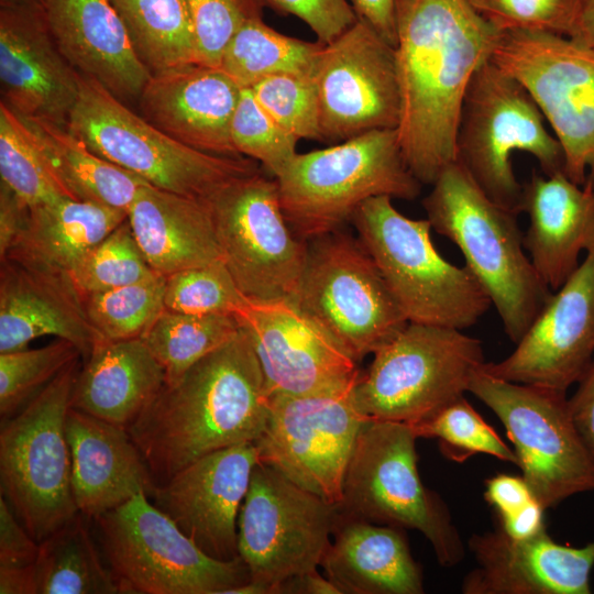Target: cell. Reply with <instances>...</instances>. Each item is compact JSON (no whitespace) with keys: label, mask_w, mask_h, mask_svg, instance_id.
Returning a JSON list of instances; mask_svg holds the SVG:
<instances>
[{"label":"cell","mask_w":594,"mask_h":594,"mask_svg":"<svg viewBox=\"0 0 594 594\" xmlns=\"http://www.w3.org/2000/svg\"><path fill=\"white\" fill-rule=\"evenodd\" d=\"M265 7L306 23L317 41L328 44L349 29L356 13L349 0H263Z\"/></svg>","instance_id":"cell-48"},{"label":"cell","mask_w":594,"mask_h":594,"mask_svg":"<svg viewBox=\"0 0 594 594\" xmlns=\"http://www.w3.org/2000/svg\"><path fill=\"white\" fill-rule=\"evenodd\" d=\"M468 393L502 421L521 476L544 509L594 492V454L573 422L565 392L509 382L482 366Z\"/></svg>","instance_id":"cell-12"},{"label":"cell","mask_w":594,"mask_h":594,"mask_svg":"<svg viewBox=\"0 0 594 594\" xmlns=\"http://www.w3.org/2000/svg\"><path fill=\"white\" fill-rule=\"evenodd\" d=\"M0 176L30 208L70 198L50 172L22 119L0 102Z\"/></svg>","instance_id":"cell-38"},{"label":"cell","mask_w":594,"mask_h":594,"mask_svg":"<svg viewBox=\"0 0 594 594\" xmlns=\"http://www.w3.org/2000/svg\"><path fill=\"white\" fill-rule=\"evenodd\" d=\"M139 59L157 74L197 61L186 0H110Z\"/></svg>","instance_id":"cell-35"},{"label":"cell","mask_w":594,"mask_h":594,"mask_svg":"<svg viewBox=\"0 0 594 594\" xmlns=\"http://www.w3.org/2000/svg\"><path fill=\"white\" fill-rule=\"evenodd\" d=\"M14 2H37L43 4L45 0H0V4Z\"/></svg>","instance_id":"cell-58"},{"label":"cell","mask_w":594,"mask_h":594,"mask_svg":"<svg viewBox=\"0 0 594 594\" xmlns=\"http://www.w3.org/2000/svg\"><path fill=\"white\" fill-rule=\"evenodd\" d=\"M191 15L196 63L219 67L226 46L237 31L263 18V0H186Z\"/></svg>","instance_id":"cell-46"},{"label":"cell","mask_w":594,"mask_h":594,"mask_svg":"<svg viewBox=\"0 0 594 594\" xmlns=\"http://www.w3.org/2000/svg\"><path fill=\"white\" fill-rule=\"evenodd\" d=\"M248 334L270 397L343 384L361 370L346 349L294 299H245L234 314Z\"/></svg>","instance_id":"cell-19"},{"label":"cell","mask_w":594,"mask_h":594,"mask_svg":"<svg viewBox=\"0 0 594 594\" xmlns=\"http://www.w3.org/2000/svg\"><path fill=\"white\" fill-rule=\"evenodd\" d=\"M134 238L155 273L223 260L207 199L142 186L128 210Z\"/></svg>","instance_id":"cell-30"},{"label":"cell","mask_w":594,"mask_h":594,"mask_svg":"<svg viewBox=\"0 0 594 594\" xmlns=\"http://www.w3.org/2000/svg\"><path fill=\"white\" fill-rule=\"evenodd\" d=\"M235 151L260 162L277 177L297 155L298 139L283 129L256 101L250 88H242L231 121Z\"/></svg>","instance_id":"cell-44"},{"label":"cell","mask_w":594,"mask_h":594,"mask_svg":"<svg viewBox=\"0 0 594 594\" xmlns=\"http://www.w3.org/2000/svg\"><path fill=\"white\" fill-rule=\"evenodd\" d=\"M157 275L138 244L128 218L99 242L70 277L81 296L139 283Z\"/></svg>","instance_id":"cell-42"},{"label":"cell","mask_w":594,"mask_h":594,"mask_svg":"<svg viewBox=\"0 0 594 594\" xmlns=\"http://www.w3.org/2000/svg\"><path fill=\"white\" fill-rule=\"evenodd\" d=\"M531 95L564 155V174L594 188V48L568 36L499 32L491 54Z\"/></svg>","instance_id":"cell-13"},{"label":"cell","mask_w":594,"mask_h":594,"mask_svg":"<svg viewBox=\"0 0 594 594\" xmlns=\"http://www.w3.org/2000/svg\"><path fill=\"white\" fill-rule=\"evenodd\" d=\"M275 179L284 216L305 241L342 229L370 198L414 200L422 186L404 160L396 129L297 153Z\"/></svg>","instance_id":"cell-4"},{"label":"cell","mask_w":594,"mask_h":594,"mask_svg":"<svg viewBox=\"0 0 594 594\" xmlns=\"http://www.w3.org/2000/svg\"><path fill=\"white\" fill-rule=\"evenodd\" d=\"M417 439L408 424L369 419L346 466L339 509L348 517L417 530L439 564L453 566L463 559V542L446 503L421 481Z\"/></svg>","instance_id":"cell-8"},{"label":"cell","mask_w":594,"mask_h":594,"mask_svg":"<svg viewBox=\"0 0 594 594\" xmlns=\"http://www.w3.org/2000/svg\"><path fill=\"white\" fill-rule=\"evenodd\" d=\"M499 32L541 31L570 36L575 0H466Z\"/></svg>","instance_id":"cell-47"},{"label":"cell","mask_w":594,"mask_h":594,"mask_svg":"<svg viewBox=\"0 0 594 594\" xmlns=\"http://www.w3.org/2000/svg\"><path fill=\"white\" fill-rule=\"evenodd\" d=\"M78 513L38 543L37 594H116L118 584Z\"/></svg>","instance_id":"cell-34"},{"label":"cell","mask_w":594,"mask_h":594,"mask_svg":"<svg viewBox=\"0 0 594 594\" xmlns=\"http://www.w3.org/2000/svg\"><path fill=\"white\" fill-rule=\"evenodd\" d=\"M499 31L466 0H404L395 45L400 92L396 128L404 160L422 185L455 161L461 107Z\"/></svg>","instance_id":"cell-1"},{"label":"cell","mask_w":594,"mask_h":594,"mask_svg":"<svg viewBox=\"0 0 594 594\" xmlns=\"http://www.w3.org/2000/svg\"><path fill=\"white\" fill-rule=\"evenodd\" d=\"M223 594H276V590L270 584L250 579L245 583L227 590Z\"/></svg>","instance_id":"cell-57"},{"label":"cell","mask_w":594,"mask_h":594,"mask_svg":"<svg viewBox=\"0 0 594 594\" xmlns=\"http://www.w3.org/2000/svg\"><path fill=\"white\" fill-rule=\"evenodd\" d=\"M469 549L475 568L463 579L464 594H588L594 541L584 547L556 542L547 529L513 539L499 527L474 534Z\"/></svg>","instance_id":"cell-23"},{"label":"cell","mask_w":594,"mask_h":594,"mask_svg":"<svg viewBox=\"0 0 594 594\" xmlns=\"http://www.w3.org/2000/svg\"><path fill=\"white\" fill-rule=\"evenodd\" d=\"M69 341H55L36 349L0 353V416L6 420L42 392L72 362L80 359Z\"/></svg>","instance_id":"cell-40"},{"label":"cell","mask_w":594,"mask_h":594,"mask_svg":"<svg viewBox=\"0 0 594 594\" xmlns=\"http://www.w3.org/2000/svg\"><path fill=\"white\" fill-rule=\"evenodd\" d=\"M94 519L120 594H223L250 580L241 558L209 557L145 493Z\"/></svg>","instance_id":"cell-11"},{"label":"cell","mask_w":594,"mask_h":594,"mask_svg":"<svg viewBox=\"0 0 594 594\" xmlns=\"http://www.w3.org/2000/svg\"><path fill=\"white\" fill-rule=\"evenodd\" d=\"M38 542L16 517L7 499L0 496V568L33 565Z\"/></svg>","instance_id":"cell-49"},{"label":"cell","mask_w":594,"mask_h":594,"mask_svg":"<svg viewBox=\"0 0 594 594\" xmlns=\"http://www.w3.org/2000/svg\"><path fill=\"white\" fill-rule=\"evenodd\" d=\"M360 374L315 393L271 397L266 428L255 441L261 463L338 506L354 444L369 420L354 394Z\"/></svg>","instance_id":"cell-16"},{"label":"cell","mask_w":594,"mask_h":594,"mask_svg":"<svg viewBox=\"0 0 594 594\" xmlns=\"http://www.w3.org/2000/svg\"><path fill=\"white\" fill-rule=\"evenodd\" d=\"M79 369L77 359L1 422V495L38 543L79 513L65 431Z\"/></svg>","instance_id":"cell-9"},{"label":"cell","mask_w":594,"mask_h":594,"mask_svg":"<svg viewBox=\"0 0 594 594\" xmlns=\"http://www.w3.org/2000/svg\"><path fill=\"white\" fill-rule=\"evenodd\" d=\"M339 515L338 505L258 462L238 518V552L250 579L278 594L285 580L318 570Z\"/></svg>","instance_id":"cell-17"},{"label":"cell","mask_w":594,"mask_h":594,"mask_svg":"<svg viewBox=\"0 0 594 594\" xmlns=\"http://www.w3.org/2000/svg\"><path fill=\"white\" fill-rule=\"evenodd\" d=\"M68 129L101 158L154 187L191 198L209 199L232 180L260 170L252 158L209 154L178 142L80 74Z\"/></svg>","instance_id":"cell-7"},{"label":"cell","mask_w":594,"mask_h":594,"mask_svg":"<svg viewBox=\"0 0 594 594\" xmlns=\"http://www.w3.org/2000/svg\"><path fill=\"white\" fill-rule=\"evenodd\" d=\"M404 530L340 513L320 566L341 594H422V570Z\"/></svg>","instance_id":"cell-29"},{"label":"cell","mask_w":594,"mask_h":594,"mask_svg":"<svg viewBox=\"0 0 594 594\" xmlns=\"http://www.w3.org/2000/svg\"><path fill=\"white\" fill-rule=\"evenodd\" d=\"M317 89L321 141L339 143L396 129L400 92L395 46L358 20L323 44L311 75Z\"/></svg>","instance_id":"cell-18"},{"label":"cell","mask_w":594,"mask_h":594,"mask_svg":"<svg viewBox=\"0 0 594 594\" xmlns=\"http://www.w3.org/2000/svg\"><path fill=\"white\" fill-rule=\"evenodd\" d=\"M165 276L81 296L87 316L105 340L142 338L165 310Z\"/></svg>","instance_id":"cell-39"},{"label":"cell","mask_w":594,"mask_h":594,"mask_svg":"<svg viewBox=\"0 0 594 594\" xmlns=\"http://www.w3.org/2000/svg\"><path fill=\"white\" fill-rule=\"evenodd\" d=\"M322 45L282 34L263 18L253 19L229 41L219 67L241 88L279 74L311 76Z\"/></svg>","instance_id":"cell-36"},{"label":"cell","mask_w":594,"mask_h":594,"mask_svg":"<svg viewBox=\"0 0 594 594\" xmlns=\"http://www.w3.org/2000/svg\"><path fill=\"white\" fill-rule=\"evenodd\" d=\"M417 438L436 439L449 460L463 462L477 453L517 465L514 452L462 396L431 418L410 425Z\"/></svg>","instance_id":"cell-41"},{"label":"cell","mask_w":594,"mask_h":594,"mask_svg":"<svg viewBox=\"0 0 594 594\" xmlns=\"http://www.w3.org/2000/svg\"><path fill=\"white\" fill-rule=\"evenodd\" d=\"M520 212L530 220L524 246L541 280L556 292L594 240V188L573 183L564 173L532 174L522 185Z\"/></svg>","instance_id":"cell-28"},{"label":"cell","mask_w":594,"mask_h":594,"mask_svg":"<svg viewBox=\"0 0 594 594\" xmlns=\"http://www.w3.org/2000/svg\"><path fill=\"white\" fill-rule=\"evenodd\" d=\"M392 197L364 201L351 223L408 322L463 330L492 305L465 266L441 256L428 219H410Z\"/></svg>","instance_id":"cell-5"},{"label":"cell","mask_w":594,"mask_h":594,"mask_svg":"<svg viewBox=\"0 0 594 594\" xmlns=\"http://www.w3.org/2000/svg\"><path fill=\"white\" fill-rule=\"evenodd\" d=\"M569 406L579 433L594 454V358L569 398Z\"/></svg>","instance_id":"cell-51"},{"label":"cell","mask_w":594,"mask_h":594,"mask_svg":"<svg viewBox=\"0 0 594 594\" xmlns=\"http://www.w3.org/2000/svg\"><path fill=\"white\" fill-rule=\"evenodd\" d=\"M570 38L594 48V0H575Z\"/></svg>","instance_id":"cell-56"},{"label":"cell","mask_w":594,"mask_h":594,"mask_svg":"<svg viewBox=\"0 0 594 594\" xmlns=\"http://www.w3.org/2000/svg\"><path fill=\"white\" fill-rule=\"evenodd\" d=\"M484 499L497 520L509 518L537 501L522 476L504 473L486 481Z\"/></svg>","instance_id":"cell-50"},{"label":"cell","mask_w":594,"mask_h":594,"mask_svg":"<svg viewBox=\"0 0 594 594\" xmlns=\"http://www.w3.org/2000/svg\"><path fill=\"white\" fill-rule=\"evenodd\" d=\"M165 382L141 338L102 339L78 371L70 408L128 429Z\"/></svg>","instance_id":"cell-31"},{"label":"cell","mask_w":594,"mask_h":594,"mask_svg":"<svg viewBox=\"0 0 594 594\" xmlns=\"http://www.w3.org/2000/svg\"><path fill=\"white\" fill-rule=\"evenodd\" d=\"M128 218L124 210L68 197L30 208L28 222L0 258L70 274L82 258Z\"/></svg>","instance_id":"cell-32"},{"label":"cell","mask_w":594,"mask_h":594,"mask_svg":"<svg viewBox=\"0 0 594 594\" xmlns=\"http://www.w3.org/2000/svg\"><path fill=\"white\" fill-rule=\"evenodd\" d=\"M270 410L261 366L240 328L178 380L165 383L128 432L160 485L208 453L255 442Z\"/></svg>","instance_id":"cell-2"},{"label":"cell","mask_w":594,"mask_h":594,"mask_svg":"<svg viewBox=\"0 0 594 594\" xmlns=\"http://www.w3.org/2000/svg\"><path fill=\"white\" fill-rule=\"evenodd\" d=\"M499 362L483 370L520 384L565 392L594 358V240L575 272L552 294L540 314Z\"/></svg>","instance_id":"cell-20"},{"label":"cell","mask_w":594,"mask_h":594,"mask_svg":"<svg viewBox=\"0 0 594 594\" xmlns=\"http://www.w3.org/2000/svg\"><path fill=\"white\" fill-rule=\"evenodd\" d=\"M165 309L193 315H233L245 301L223 260L165 276Z\"/></svg>","instance_id":"cell-43"},{"label":"cell","mask_w":594,"mask_h":594,"mask_svg":"<svg viewBox=\"0 0 594 594\" xmlns=\"http://www.w3.org/2000/svg\"><path fill=\"white\" fill-rule=\"evenodd\" d=\"M43 7L58 48L78 74L124 103L139 100L152 74L110 0H45Z\"/></svg>","instance_id":"cell-26"},{"label":"cell","mask_w":594,"mask_h":594,"mask_svg":"<svg viewBox=\"0 0 594 594\" xmlns=\"http://www.w3.org/2000/svg\"><path fill=\"white\" fill-rule=\"evenodd\" d=\"M431 186L422 200L431 228L459 248L517 343L552 295L525 253L518 213L493 201L458 161Z\"/></svg>","instance_id":"cell-3"},{"label":"cell","mask_w":594,"mask_h":594,"mask_svg":"<svg viewBox=\"0 0 594 594\" xmlns=\"http://www.w3.org/2000/svg\"><path fill=\"white\" fill-rule=\"evenodd\" d=\"M241 89L220 67L183 65L151 76L138 100L140 116L191 148L239 157L230 128Z\"/></svg>","instance_id":"cell-24"},{"label":"cell","mask_w":594,"mask_h":594,"mask_svg":"<svg viewBox=\"0 0 594 594\" xmlns=\"http://www.w3.org/2000/svg\"><path fill=\"white\" fill-rule=\"evenodd\" d=\"M260 106L298 140L321 141L319 105L311 76L279 74L251 88Z\"/></svg>","instance_id":"cell-45"},{"label":"cell","mask_w":594,"mask_h":594,"mask_svg":"<svg viewBox=\"0 0 594 594\" xmlns=\"http://www.w3.org/2000/svg\"><path fill=\"white\" fill-rule=\"evenodd\" d=\"M21 119L50 172L72 199L128 212L138 190L148 184L96 155L68 127L41 119Z\"/></svg>","instance_id":"cell-33"},{"label":"cell","mask_w":594,"mask_h":594,"mask_svg":"<svg viewBox=\"0 0 594 594\" xmlns=\"http://www.w3.org/2000/svg\"><path fill=\"white\" fill-rule=\"evenodd\" d=\"M0 594H37L35 563L25 568H0Z\"/></svg>","instance_id":"cell-55"},{"label":"cell","mask_w":594,"mask_h":594,"mask_svg":"<svg viewBox=\"0 0 594 594\" xmlns=\"http://www.w3.org/2000/svg\"><path fill=\"white\" fill-rule=\"evenodd\" d=\"M239 330L233 315H193L165 309L141 339L163 366L165 383H172Z\"/></svg>","instance_id":"cell-37"},{"label":"cell","mask_w":594,"mask_h":594,"mask_svg":"<svg viewBox=\"0 0 594 594\" xmlns=\"http://www.w3.org/2000/svg\"><path fill=\"white\" fill-rule=\"evenodd\" d=\"M295 301L358 363L408 323L362 241L342 229L307 241Z\"/></svg>","instance_id":"cell-14"},{"label":"cell","mask_w":594,"mask_h":594,"mask_svg":"<svg viewBox=\"0 0 594 594\" xmlns=\"http://www.w3.org/2000/svg\"><path fill=\"white\" fill-rule=\"evenodd\" d=\"M530 154L546 176L564 173L562 147L528 90L492 59L474 73L455 136V161L499 206L520 213L513 154Z\"/></svg>","instance_id":"cell-6"},{"label":"cell","mask_w":594,"mask_h":594,"mask_svg":"<svg viewBox=\"0 0 594 594\" xmlns=\"http://www.w3.org/2000/svg\"><path fill=\"white\" fill-rule=\"evenodd\" d=\"M278 594H341L339 588L318 570L294 575L278 586Z\"/></svg>","instance_id":"cell-54"},{"label":"cell","mask_w":594,"mask_h":594,"mask_svg":"<svg viewBox=\"0 0 594 594\" xmlns=\"http://www.w3.org/2000/svg\"><path fill=\"white\" fill-rule=\"evenodd\" d=\"M65 431L80 514L94 519L139 493L153 494L156 484L128 429L69 408Z\"/></svg>","instance_id":"cell-27"},{"label":"cell","mask_w":594,"mask_h":594,"mask_svg":"<svg viewBox=\"0 0 594 594\" xmlns=\"http://www.w3.org/2000/svg\"><path fill=\"white\" fill-rule=\"evenodd\" d=\"M484 363L481 340L454 328L408 322L361 372L356 404L369 419L416 425L464 396Z\"/></svg>","instance_id":"cell-10"},{"label":"cell","mask_w":594,"mask_h":594,"mask_svg":"<svg viewBox=\"0 0 594 594\" xmlns=\"http://www.w3.org/2000/svg\"><path fill=\"white\" fill-rule=\"evenodd\" d=\"M207 200L223 262L243 296L295 300L307 241L289 227L276 179L257 170L232 180Z\"/></svg>","instance_id":"cell-15"},{"label":"cell","mask_w":594,"mask_h":594,"mask_svg":"<svg viewBox=\"0 0 594 594\" xmlns=\"http://www.w3.org/2000/svg\"><path fill=\"white\" fill-rule=\"evenodd\" d=\"M258 462L255 442L223 448L176 472L151 496L205 553L232 561L240 558L238 518Z\"/></svg>","instance_id":"cell-21"},{"label":"cell","mask_w":594,"mask_h":594,"mask_svg":"<svg viewBox=\"0 0 594 594\" xmlns=\"http://www.w3.org/2000/svg\"><path fill=\"white\" fill-rule=\"evenodd\" d=\"M29 213L30 207L0 183V258L24 229Z\"/></svg>","instance_id":"cell-53"},{"label":"cell","mask_w":594,"mask_h":594,"mask_svg":"<svg viewBox=\"0 0 594 594\" xmlns=\"http://www.w3.org/2000/svg\"><path fill=\"white\" fill-rule=\"evenodd\" d=\"M404 0H350L356 16L369 23L393 46L397 38V15Z\"/></svg>","instance_id":"cell-52"},{"label":"cell","mask_w":594,"mask_h":594,"mask_svg":"<svg viewBox=\"0 0 594 594\" xmlns=\"http://www.w3.org/2000/svg\"><path fill=\"white\" fill-rule=\"evenodd\" d=\"M53 336L73 343L86 360L102 340L72 277L0 261V353L26 349Z\"/></svg>","instance_id":"cell-25"},{"label":"cell","mask_w":594,"mask_h":594,"mask_svg":"<svg viewBox=\"0 0 594 594\" xmlns=\"http://www.w3.org/2000/svg\"><path fill=\"white\" fill-rule=\"evenodd\" d=\"M1 102L21 118L68 127L79 74L68 63L37 2L0 4Z\"/></svg>","instance_id":"cell-22"}]
</instances>
